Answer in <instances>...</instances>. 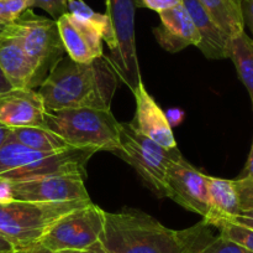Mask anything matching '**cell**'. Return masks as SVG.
Returning a JSON list of instances; mask_svg holds the SVG:
<instances>
[{"mask_svg":"<svg viewBox=\"0 0 253 253\" xmlns=\"http://www.w3.org/2000/svg\"><path fill=\"white\" fill-rule=\"evenodd\" d=\"M119 78L108 57L79 63L63 56L40 86L47 112L71 108L110 109Z\"/></svg>","mask_w":253,"mask_h":253,"instance_id":"1","label":"cell"},{"mask_svg":"<svg viewBox=\"0 0 253 253\" xmlns=\"http://www.w3.org/2000/svg\"><path fill=\"white\" fill-rule=\"evenodd\" d=\"M100 242L108 253H192L189 230H170L133 208L105 212Z\"/></svg>","mask_w":253,"mask_h":253,"instance_id":"2","label":"cell"},{"mask_svg":"<svg viewBox=\"0 0 253 253\" xmlns=\"http://www.w3.org/2000/svg\"><path fill=\"white\" fill-rule=\"evenodd\" d=\"M43 126L58 134L73 148L114 153L120 145V122L116 121L110 109L46 111Z\"/></svg>","mask_w":253,"mask_h":253,"instance_id":"3","label":"cell"},{"mask_svg":"<svg viewBox=\"0 0 253 253\" xmlns=\"http://www.w3.org/2000/svg\"><path fill=\"white\" fill-rule=\"evenodd\" d=\"M96 150L68 148L62 151H39L9 139L0 148V181L30 179L53 174L86 176V163Z\"/></svg>","mask_w":253,"mask_h":253,"instance_id":"4","label":"cell"},{"mask_svg":"<svg viewBox=\"0 0 253 253\" xmlns=\"http://www.w3.org/2000/svg\"><path fill=\"white\" fill-rule=\"evenodd\" d=\"M89 202L91 200L66 202L0 200V233L16 248L35 245L58 218Z\"/></svg>","mask_w":253,"mask_h":253,"instance_id":"5","label":"cell"},{"mask_svg":"<svg viewBox=\"0 0 253 253\" xmlns=\"http://www.w3.org/2000/svg\"><path fill=\"white\" fill-rule=\"evenodd\" d=\"M114 154L130 164L146 184L165 196L166 170L170 161L179 158V149H166L141 133L133 122L120 123V145Z\"/></svg>","mask_w":253,"mask_h":253,"instance_id":"6","label":"cell"},{"mask_svg":"<svg viewBox=\"0 0 253 253\" xmlns=\"http://www.w3.org/2000/svg\"><path fill=\"white\" fill-rule=\"evenodd\" d=\"M136 6L137 0H106V15L110 20L115 40V47L106 57L118 78L121 79L133 94L143 84L136 51Z\"/></svg>","mask_w":253,"mask_h":253,"instance_id":"7","label":"cell"},{"mask_svg":"<svg viewBox=\"0 0 253 253\" xmlns=\"http://www.w3.org/2000/svg\"><path fill=\"white\" fill-rule=\"evenodd\" d=\"M4 29L19 39L36 63L42 82L66 54L56 20L39 16L31 9L25 10L16 21Z\"/></svg>","mask_w":253,"mask_h":253,"instance_id":"8","label":"cell"},{"mask_svg":"<svg viewBox=\"0 0 253 253\" xmlns=\"http://www.w3.org/2000/svg\"><path fill=\"white\" fill-rule=\"evenodd\" d=\"M105 225V211L89 202L56 221L40 240V245L58 253L86 251L99 242Z\"/></svg>","mask_w":253,"mask_h":253,"instance_id":"9","label":"cell"},{"mask_svg":"<svg viewBox=\"0 0 253 253\" xmlns=\"http://www.w3.org/2000/svg\"><path fill=\"white\" fill-rule=\"evenodd\" d=\"M86 176L81 174H53L30 179L0 181V200L29 202H66L90 200L86 191Z\"/></svg>","mask_w":253,"mask_h":253,"instance_id":"10","label":"cell"},{"mask_svg":"<svg viewBox=\"0 0 253 253\" xmlns=\"http://www.w3.org/2000/svg\"><path fill=\"white\" fill-rule=\"evenodd\" d=\"M165 196L205 217L209 210V175L195 169L180 155L167 166Z\"/></svg>","mask_w":253,"mask_h":253,"instance_id":"11","label":"cell"},{"mask_svg":"<svg viewBox=\"0 0 253 253\" xmlns=\"http://www.w3.org/2000/svg\"><path fill=\"white\" fill-rule=\"evenodd\" d=\"M0 69L12 88L34 89L42 83L36 63L26 54L19 39L4 27L0 31Z\"/></svg>","mask_w":253,"mask_h":253,"instance_id":"12","label":"cell"},{"mask_svg":"<svg viewBox=\"0 0 253 253\" xmlns=\"http://www.w3.org/2000/svg\"><path fill=\"white\" fill-rule=\"evenodd\" d=\"M44 116L46 108L35 89L11 88L0 94V123L9 128L43 126Z\"/></svg>","mask_w":253,"mask_h":253,"instance_id":"13","label":"cell"},{"mask_svg":"<svg viewBox=\"0 0 253 253\" xmlns=\"http://www.w3.org/2000/svg\"><path fill=\"white\" fill-rule=\"evenodd\" d=\"M67 56L79 63H88L103 56V39L90 24L64 14L56 20Z\"/></svg>","mask_w":253,"mask_h":253,"instance_id":"14","label":"cell"},{"mask_svg":"<svg viewBox=\"0 0 253 253\" xmlns=\"http://www.w3.org/2000/svg\"><path fill=\"white\" fill-rule=\"evenodd\" d=\"M158 14L161 25L153 30V34L166 51L175 54L190 45H199V32L183 2Z\"/></svg>","mask_w":253,"mask_h":253,"instance_id":"15","label":"cell"},{"mask_svg":"<svg viewBox=\"0 0 253 253\" xmlns=\"http://www.w3.org/2000/svg\"><path fill=\"white\" fill-rule=\"evenodd\" d=\"M133 96L136 98V116L132 122L136 128L163 148H178L169 119L148 93L145 84Z\"/></svg>","mask_w":253,"mask_h":253,"instance_id":"16","label":"cell"},{"mask_svg":"<svg viewBox=\"0 0 253 253\" xmlns=\"http://www.w3.org/2000/svg\"><path fill=\"white\" fill-rule=\"evenodd\" d=\"M182 2L199 32L200 42L197 47L204 56L211 60L229 59L231 37L217 26L198 0H182Z\"/></svg>","mask_w":253,"mask_h":253,"instance_id":"17","label":"cell"},{"mask_svg":"<svg viewBox=\"0 0 253 253\" xmlns=\"http://www.w3.org/2000/svg\"><path fill=\"white\" fill-rule=\"evenodd\" d=\"M241 211L235 181L209 176V210L203 221L217 227L224 222H232Z\"/></svg>","mask_w":253,"mask_h":253,"instance_id":"18","label":"cell"},{"mask_svg":"<svg viewBox=\"0 0 253 253\" xmlns=\"http://www.w3.org/2000/svg\"><path fill=\"white\" fill-rule=\"evenodd\" d=\"M217 26L230 37L245 31L241 0H198Z\"/></svg>","mask_w":253,"mask_h":253,"instance_id":"19","label":"cell"},{"mask_svg":"<svg viewBox=\"0 0 253 253\" xmlns=\"http://www.w3.org/2000/svg\"><path fill=\"white\" fill-rule=\"evenodd\" d=\"M229 59L249 91L253 107V40L245 31L230 39Z\"/></svg>","mask_w":253,"mask_h":253,"instance_id":"20","label":"cell"},{"mask_svg":"<svg viewBox=\"0 0 253 253\" xmlns=\"http://www.w3.org/2000/svg\"><path fill=\"white\" fill-rule=\"evenodd\" d=\"M10 139L39 151H62L69 146L58 134L43 126H22L12 129Z\"/></svg>","mask_w":253,"mask_h":253,"instance_id":"21","label":"cell"},{"mask_svg":"<svg viewBox=\"0 0 253 253\" xmlns=\"http://www.w3.org/2000/svg\"><path fill=\"white\" fill-rule=\"evenodd\" d=\"M66 6L68 14L73 15L82 21L88 22L94 29L98 30L101 39L106 42L110 51H113L115 47V40H114L113 29H111L108 15L95 12L83 0H66Z\"/></svg>","mask_w":253,"mask_h":253,"instance_id":"22","label":"cell"},{"mask_svg":"<svg viewBox=\"0 0 253 253\" xmlns=\"http://www.w3.org/2000/svg\"><path fill=\"white\" fill-rule=\"evenodd\" d=\"M222 237L239 243L240 246L253 253V230L235 222H224L217 226Z\"/></svg>","mask_w":253,"mask_h":253,"instance_id":"23","label":"cell"},{"mask_svg":"<svg viewBox=\"0 0 253 253\" xmlns=\"http://www.w3.org/2000/svg\"><path fill=\"white\" fill-rule=\"evenodd\" d=\"M195 253H252L239 243L222 237L214 236L205 245H203Z\"/></svg>","mask_w":253,"mask_h":253,"instance_id":"24","label":"cell"},{"mask_svg":"<svg viewBox=\"0 0 253 253\" xmlns=\"http://www.w3.org/2000/svg\"><path fill=\"white\" fill-rule=\"evenodd\" d=\"M30 0H0V29L12 24L29 7Z\"/></svg>","mask_w":253,"mask_h":253,"instance_id":"25","label":"cell"},{"mask_svg":"<svg viewBox=\"0 0 253 253\" xmlns=\"http://www.w3.org/2000/svg\"><path fill=\"white\" fill-rule=\"evenodd\" d=\"M237 193H239L241 210L253 208V179H235Z\"/></svg>","mask_w":253,"mask_h":253,"instance_id":"26","label":"cell"},{"mask_svg":"<svg viewBox=\"0 0 253 253\" xmlns=\"http://www.w3.org/2000/svg\"><path fill=\"white\" fill-rule=\"evenodd\" d=\"M29 7H40L48 12L54 20L67 14L66 0H30Z\"/></svg>","mask_w":253,"mask_h":253,"instance_id":"27","label":"cell"},{"mask_svg":"<svg viewBox=\"0 0 253 253\" xmlns=\"http://www.w3.org/2000/svg\"><path fill=\"white\" fill-rule=\"evenodd\" d=\"M141 5L142 6L148 7L151 10H155V11L161 12L166 9H169V7L175 6V5L180 4L182 0H140Z\"/></svg>","mask_w":253,"mask_h":253,"instance_id":"28","label":"cell"},{"mask_svg":"<svg viewBox=\"0 0 253 253\" xmlns=\"http://www.w3.org/2000/svg\"><path fill=\"white\" fill-rule=\"evenodd\" d=\"M241 7L245 25L250 27L253 36V0H241Z\"/></svg>","mask_w":253,"mask_h":253,"instance_id":"29","label":"cell"},{"mask_svg":"<svg viewBox=\"0 0 253 253\" xmlns=\"http://www.w3.org/2000/svg\"><path fill=\"white\" fill-rule=\"evenodd\" d=\"M16 253H56L53 251H49L48 248L43 247L40 243H35V245L27 246V247H20L16 248Z\"/></svg>","mask_w":253,"mask_h":253,"instance_id":"30","label":"cell"},{"mask_svg":"<svg viewBox=\"0 0 253 253\" xmlns=\"http://www.w3.org/2000/svg\"><path fill=\"white\" fill-rule=\"evenodd\" d=\"M240 179H253V140L251 150H250L249 158H247L246 165H245L244 171L240 174Z\"/></svg>","mask_w":253,"mask_h":253,"instance_id":"31","label":"cell"},{"mask_svg":"<svg viewBox=\"0 0 253 253\" xmlns=\"http://www.w3.org/2000/svg\"><path fill=\"white\" fill-rule=\"evenodd\" d=\"M0 253H16V247L0 233Z\"/></svg>","mask_w":253,"mask_h":253,"instance_id":"32","label":"cell"},{"mask_svg":"<svg viewBox=\"0 0 253 253\" xmlns=\"http://www.w3.org/2000/svg\"><path fill=\"white\" fill-rule=\"evenodd\" d=\"M11 131H12L11 128L6 126L5 124L0 123V148H1L5 143L9 141L10 136H11Z\"/></svg>","mask_w":253,"mask_h":253,"instance_id":"33","label":"cell"},{"mask_svg":"<svg viewBox=\"0 0 253 253\" xmlns=\"http://www.w3.org/2000/svg\"><path fill=\"white\" fill-rule=\"evenodd\" d=\"M12 87L11 84L9 83V81L6 79V77L4 76V73L1 72V69H0V94L5 93V92L10 91Z\"/></svg>","mask_w":253,"mask_h":253,"instance_id":"34","label":"cell"},{"mask_svg":"<svg viewBox=\"0 0 253 253\" xmlns=\"http://www.w3.org/2000/svg\"><path fill=\"white\" fill-rule=\"evenodd\" d=\"M86 253H108L106 252L105 247L103 246V243L99 241V242H96L95 245L91 246L89 250H86Z\"/></svg>","mask_w":253,"mask_h":253,"instance_id":"35","label":"cell"},{"mask_svg":"<svg viewBox=\"0 0 253 253\" xmlns=\"http://www.w3.org/2000/svg\"><path fill=\"white\" fill-rule=\"evenodd\" d=\"M242 216H246V217L253 218V208H250V210H244L241 211Z\"/></svg>","mask_w":253,"mask_h":253,"instance_id":"36","label":"cell"},{"mask_svg":"<svg viewBox=\"0 0 253 253\" xmlns=\"http://www.w3.org/2000/svg\"><path fill=\"white\" fill-rule=\"evenodd\" d=\"M58 253H86V251H62Z\"/></svg>","mask_w":253,"mask_h":253,"instance_id":"37","label":"cell"},{"mask_svg":"<svg viewBox=\"0 0 253 253\" xmlns=\"http://www.w3.org/2000/svg\"><path fill=\"white\" fill-rule=\"evenodd\" d=\"M1 30H2V29H0V31H1Z\"/></svg>","mask_w":253,"mask_h":253,"instance_id":"38","label":"cell"}]
</instances>
